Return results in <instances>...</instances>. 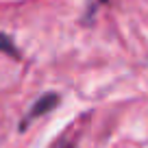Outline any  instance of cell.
Returning <instances> with one entry per match:
<instances>
[{
    "label": "cell",
    "mask_w": 148,
    "mask_h": 148,
    "mask_svg": "<svg viewBox=\"0 0 148 148\" xmlns=\"http://www.w3.org/2000/svg\"><path fill=\"white\" fill-rule=\"evenodd\" d=\"M0 50L7 52V55H11V57H20L18 55V48L13 46V42H11L7 35H0Z\"/></svg>",
    "instance_id": "7a4b0ae2"
},
{
    "label": "cell",
    "mask_w": 148,
    "mask_h": 148,
    "mask_svg": "<svg viewBox=\"0 0 148 148\" xmlns=\"http://www.w3.org/2000/svg\"><path fill=\"white\" fill-rule=\"evenodd\" d=\"M57 105H59V94H44V96L39 98L37 102H33L31 111L24 116L22 126H20V129H26V124H28L31 120H35V118H39V116H44V113H48V111L55 109Z\"/></svg>",
    "instance_id": "6da1fadb"
},
{
    "label": "cell",
    "mask_w": 148,
    "mask_h": 148,
    "mask_svg": "<svg viewBox=\"0 0 148 148\" xmlns=\"http://www.w3.org/2000/svg\"><path fill=\"white\" fill-rule=\"evenodd\" d=\"M52 148H74V137H72V135H63Z\"/></svg>",
    "instance_id": "3957f363"
}]
</instances>
